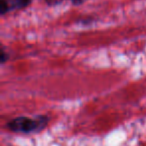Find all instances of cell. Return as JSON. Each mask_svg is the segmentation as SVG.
I'll list each match as a JSON object with an SVG mask.
<instances>
[{
	"instance_id": "1",
	"label": "cell",
	"mask_w": 146,
	"mask_h": 146,
	"mask_svg": "<svg viewBox=\"0 0 146 146\" xmlns=\"http://www.w3.org/2000/svg\"><path fill=\"white\" fill-rule=\"evenodd\" d=\"M46 124V119L38 118L32 119L29 117H17L11 120L7 126L10 130L14 132H22V133H30V132L39 131Z\"/></svg>"
},
{
	"instance_id": "2",
	"label": "cell",
	"mask_w": 146,
	"mask_h": 146,
	"mask_svg": "<svg viewBox=\"0 0 146 146\" xmlns=\"http://www.w3.org/2000/svg\"><path fill=\"white\" fill-rule=\"evenodd\" d=\"M30 3L31 0H0V14L5 15L11 11L23 9Z\"/></svg>"
}]
</instances>
